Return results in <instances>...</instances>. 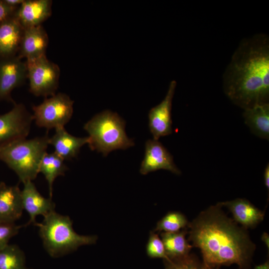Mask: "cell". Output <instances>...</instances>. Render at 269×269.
<instances>
[{
    "label": "cell",
    "mask_w": 269,
    "mask_h": 269,
    "mask_svg": "<svg viewBox=\"0 0 269 269\" xmlns=\"http://www.w3.org/2000/svg\"><path fill=\"white\" fill-rule=\"evenodd\" d=\"M23 30L14 15L0 23V58L16 56Z\"/></svg>",
    "instance_id": "e0dca14e"
},
{
    "label": "cell",
    "mask_w": 269,
    "mask_h": 269,
    "mask_svg": "<svg viewBox=\"0 0 269 269\" xmlns=\"http://www.w3.org/2000/svg\"><path fill=\"white\" fill-rule=\"evenodd\" d=\"M52 0H24L14 16L24 27L40 25L51 14Z\"/></svg>",
    "instance_id": "5bb4252c"
},
{
    "label": "cell",
    "mask_w": 269,
    "mask_h": 269,
    "mask_svg": "<svg viewBox=\"0 0 269 269\" xmlns=\"http://www.w3.org/2000/svg\"><path fill=\"white\" fill-rule=\"evenodd\" d=\"M23 210L19 187L0 182V221L14 223L21 217Z\"/></svg>",
    "instance_id": "2e32d148"
},
{
    "label": "cell",
    "mask_w": 269,
    "mask_h": 269,
    "mask_svg": "<svg viewBox=\"0 0 269 269\" xmlns=\"http://www.w3.org/2000/svg\"><path fill=\"white\" fill-rule=\"evenodd\" d=\"M21 200L23 209L29 216V220L25 226L36 223L37 216L44 217L55 211V203L52 198L43 197L37 190L32 181H28L24 183V188L21 191Z\"/></svg>",
    "instance_id": "7c38bea8"
},
{
    "label": "cell",
    "mask_w": 269,
    "mask_h": 269,
    "mask_svg": "<svg viewBox=\"0 0 269 269\" xmlns=\"http://www.w3.org/2000/svg\"><path fill=\"white\" fill-rule=\"evenodd\" d=\"M3 2L9 6L18 8L24 0H3Z\"/></svg>",
    "instance_id": "83f0119b"
},
{
    "label": "cell",
    "mask_w": 269,
    "mask_h": 269,
    "mask_svg": "<svg viewBox=\"0 0 269 269\" xmlns=\"http://www.w3.org/2000/svg\"><path fill=\"white\" fill-rule=\"evenodd\" d=\"M48 43L47 34L41 25L24 28L17 56L30 60L45 55Z\"/></svg>",
    "instance_id": "4fadbf2b"
},
{
    "label": "cell",
    "mask_w": 269,
    "mask_h": 269,
    "mask_svg": "<svg viewBox=\"0 0 269 269\" xmlns=\"http://www.w3.org/2000/svg\"><path fill=\"white\" fill-rule=\"evenodd\" d=\"M48 134L23 139L0 150V160L13 170L23 184L36 178L49 144Z\"/></svg>",
    "instance_id": "5b68a950"
},
{
    "label": "cell",
    "mask_w": 269,
    "mask_h": 269,
    "mask_svg": "<svg viewBox=\"0 0 269 269\" xmlns=\"http://www.w3.org/2000/svg\"><path fill=\"white\" fill-rule=\"evenodd\" d=\"M165 269H207L195 256L189 254L184 257L163 260Z\"/></svg>",
    "instance_id": "cb8c5ba5"
},
{
    "label": "cell",
    "mask_w": 269,
    "mask_h": 269,
    "mask_svg": "<svg viewBox=\"0 0 269 269\" xmlns=\"http://www.w3.org/2000/svg\"><path fill=\"white\" fill-rule=\"evenodd\" d=\"M73 103L66 94L59 93L45 99L40 104L32 107L33 119L36 125L48 130L64 127L70 120Z\"/></svg>",
    "instance_id": "8992f818"
},
{
    "label": "cell",
    "mask_w": 269,
    "mask_h": 269,
    "mask_svg": "<svg viewBox=\"0 0 269 269\" xmlns=\"http://www.w3.org/2000/svg\"><path fill=\"white\" fill-rule=\"evenodd\" d=\"M67 167L64 160L55 152H46L39 166V173L41 172L46 179L49 187L50 198H52L53 184L57 177L64 175Z\"/></svg>",
    "instance_id": "44dd1931"
},
{
    "label": "cell",
    "mask_w": 269,
    "mask_h": 269,
    "mask_svg": "<svg viewBox=\"0 0 269 269\" xmlns=\"http://www.w3.org/2000/svg\"><path fill=\"white\" fill-rule=\"evenodd\" d=\"M186 234L185 229L177 232L161 233V239L168 259L180 258L189 254L192 246L187 240Z\"/></svg>",
    "instance_id": "ffe728a7"
},
{
    "label": "cell",
    "mask_w": 269,
    "mask_h": 269,
    "mask_svg": "<svg viewBox=\"0 0 269 269\" xmlns=\"http://www.w3.org/2000/svg\"><path fill=\"white\" fill-rule=\"evenodd\" d=\"M176 87V81H171L164 99L148 113L149 128L154 140L172 133L171 108Z\"/></svg>",
    "instance_id": "30bf717a"
},
{
    "label": "cell",
    "mask_w": 269,
    "mask_h": 269,
    "mask_svg": "<svg viewBox=\"0 0 269 269\" xmlns=\"http://www.w3.org/2000/svg\"><path fill=\"white\" fill-rule=\"evenodd\" d=\"M125 122L118 114L106 110L94 116L84 129L89 134V146L107 156L113 150L134 145L125 132Z\"/></svg>",
    "instance_id": "277c9868"
},
{
    "label": "cell",
    "mask_w": 269,
    "mask_h": 269,
    "mask_svg": "<svg viewBox=\"0 0 269 269\" xmlns=\"http://www.w3.org/2000/svg\"><path fill=\"white\" fill-rule=\"evenodd\" d=\"M264 183L266 187L269 189V164L267 165L264 173Z\"/></svg>",
    "instance_id": "f1b7e54d"
},
{
    "label": "cell",
    "mask_w": 269,
    "mask_h": 269,
    "mask_svg": "<svg viewBox=\"0 0 269 269\" xmlns=\"http://www.w3.org/2000/svg\"><path fill=\"white\" fill-rule=\"evenodd\" d=\"M218 203L227 208L232 214L233 220L246 229L256 227L264 219V212L247 199L237 198Z\"/></svg>",
    "instance_id": "9a60e30c"
},
{
    "label": "cell",
    "mask_w": 269,
    "mask_h": 269,
    "mask_svg": "<svg viewBox=\"0 0 269 269\" xmlns=\"http://www.w3.org/2000/svg\"><path fill=\"white\" fill-rule=\"evenodd\" d=\"M147 256L151 258L168 259L162 241L154 231H150L146 246Z\"/></svg>",
    "instance_id": "d4e9b609"
},
{
    "label": "cell",
    "mask_w": 269,
    "mask_h": 269,
    "mask_svg": "<svg viewBox=\"0 0 269 269\" xmlns=\"http://www.w3.org/2000/svg\"><path fill=\"white\" fill-rule=\"evenodd\" d=\"M25 257L16 245L8 244L0 250V269H26Z\"/></svg>",
    "instance_id": "7402d4cb"
},
{
    "label": "cell",
    "mask_w": 269,
    "mask_h": 269,
    "mask_svg": "<svg viewBox=\"0 0 269 269\" xmlns=\"http://www.w3.org/2000/svg\"><path fill=\"white\" fill-rule=\"evenodd\" d=\"M20 228L13 222L0 221V250L8 244L9 241L18 233Z\"/></svg>",
    "instance_id": "484cf974"
},
{
    "label": "cell",
    "mask_w": 269,
    "mask_h": 269,
    "mask_svg": "<svg viewBox=\"0 0 269 269\" xmlns=\"http://www.w3.org/2000/svg\"><path fill=\"white\" fill-rule=\"evenodd\" d=\"M25 63L29 91L36 96L55 95L60 73L58 65L48 60L46 55Z\"/></svg>",
    "instance_id": "52a82bcc"
},
{
    "label": "cell",
    "mask_w": 269,
    "mask_h": 269,
    "mask_svg": "<svg viewBox=\"0 0 269 269\" xmlns=\"http://www.w3.org/2000/svg\"><path fill=\"white\" fill-rule=\"evenodd\" d=\"M159 169L167 170L177 175L181 173L166 148L157 140L148 139L145 142L144 156L139 172L145 175Z\"/></svg>",
    "instance_id": "8fae6325"
},
{
    "label": "cell",
    "mask_w": 269,
    "mask_h": 269,
    "mask_svg": "<svg viewBox=\"0 0 269 269\" xmlns=\"http://www.w3.org/2000/svg\"><path fill=\"white\" fill-rule=\"evenodd\" d=\"M207 269H218V268H207Z\"/></svg>",
    "instance_id": "1f68e13d"
},
{
    "label": "cell",
    "mask_w": 269,
    "mask_h": 269,
    "mask_svg": "<svg viewBox=\"0 0 269 269\" xmlns=\"http://www.w3.org/2000/svg\"><path fill=\"white\" fill-rule=\"evenodd\" d=\"M245 122L258 137L269 138V103L258 105L244 110Z\"/></svg>",
    "instance_id": "d6986e66"
},
{
    "label": "cell",
    "mask_w": 269,
    "mask_h": 269,
    "mask_svg": "<svg viewBox=\"0 0 269 269\" xmlns=\"http://www.w3.org/2000/svg\"><path fill=\"white\" fill-rule=\"evenodd\" d=\"M254 269H269V261H267L264 264L256 266Z\"/></svg>",
    "instance_id": "4dcf8cb0"
},
{
    "label": "cell",
    "mask_w": 269,
    "mask_h": 269,
    "mask_svg": "<svg viewBox=\"0 0 269 269\" xmlns=\"http://www.w3.org/2000/svg\"><path fill=\"white\" fill-rule=\"evenodd\" d=\"M17 8L9 6L3 0H0V23L13 16Z\"/></svg>",
    "instance_id": "4316f807"
},
{
    "label": "cell",
    "mask_w": 269,
    "mask_h": 269,
    "mask_svg": "<svg viewBox=\"0 0 269 269\" xmlns=\"http://www.w3.org/2000/svg\"><path fill=\"white\" fill-rule=\"evenodd\" d=\"M189 240L199 248L206 268L249 264L256 249L247 229L229 217L217 203L202 211L188 226Z\"/></svg>",
    "instance_id": "6da1fadb"
},
{
    "label": "cell",
    "mask_w": 269,
    "mask_h": 269,
    "mask_svg": "<svg viewBox=\"0 0 269 269\" xmlns=\"http://www.w3.org/2000/svg\"><path fill=\"white\" fill-rule=\"evenodd\" d=\"M44 248L51 257L57 258L76 250L83 245L95 244V235L84 236L76 233L72 221L68 216L55 211L44 217L41 223H36Z\"/></svg>",
    "instance_id": "3957f363"
},
{
    "label": "cell",
    "mask_w": 269,
    "mask_h": 269,
    "mask_svg": "<svg viewBox=\"0 0 269 269\" xmlns=\"http://www.w3.org/2000/svg\"><path fill=\"white\" fill-rule=\"evenodd\" d=\"M55 130V134L49 137V144L53 146L54 152L63 160H69L76 157L80 148L86 143H88V137L73 136L64 127Z\"/></svg>",
    "instance_id": "ac0fdd59"
},
{
    "label": "cell",
    "mask_w": 269,
    "mask_h": 269,
    "mask_svg": "<svg viewBox=\"0 0 269 269\" xmlns=\"http://www.w3.org/2000/svg\"><path fill=\"white\" fill-rule=\"evenodd\" d=\"M33 120L32 115L22 104L15 103L10 111L0 115V150L25 139Z\"/></svg>",
    "instance_id": "ba28073f"
},
{
    "label": "cell",
    "mask_w": 269,
    "mask_h": 269,
    "mask_svg": "<svg viewBox=\"0 0 269 269\" xmlns=\"http://www.w3.org/2000/svg\"><path fill=\"white\" fill-rule=\"evenodd\" d=\"M227 97L244 110L269 103V38L259 33L243 39L223 75Z\"/></svg>",
    "instance_id": "7a4b0ae2"
},
{
    "label": "cell",
    "mask_w": 269,
    "mask_h": 269,
    "mask_svg": "<svg viewBox=\"0 0 269 269\" xmlns=\"http://www.w3.org/2000/svg\"><path fill=\"white\" fill-rule=\"evenodd\" d=\"M27 78L25 62L17 56L0 58V101L15 103L11 97V91L21 86Z\"/></svg>",
    "instance_id": "9c48e42d"
},
{
    "label": "cell",
    "mask_w": 269,
    "mask_h": 269,
    "mask_svg": "<svg viewBox=\"0 0 269 269\" xmlns=\"http://www.w3.org/2000/svg\"><path fill=\"white\" fill-rule=\"evenodd\" d=\"M186 216L178 211H170L164 216L156 224L154 232H177L188 226Z\"/></svg>",
    "instance_id": "603a6c76"
},
{
    "label": "cell",
    "mask_w": 269,
    "mask_h": 269,
    "mask_svg": "<svg viewBox=\"0 0 269 269\" xmlns=\"http://www.w3.org/2000/svg\"><path fill=\"white\" fill-rule=\"evenodd\" d=\"M262 240L265 243L268 249L269 248V235L267 233H264L262 236Z\"/></svg>",
    "instance_id": "f546056e"
}]
</instances>
